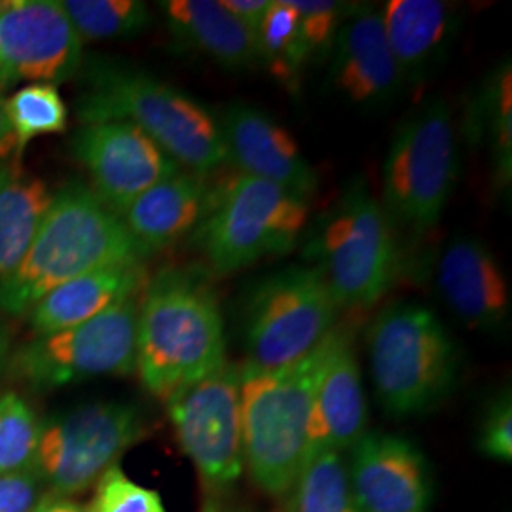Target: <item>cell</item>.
Masks as SVG:
<instances>
[{
	"label": "cell",
	"instance_id": "cell-1",
	"mask_svg": "<svg viewBox=\"0 0 512 512\" xmlns=\"http://www.w3.org/2000/svg\"><path fill=\"white\" fill-rule=\"evenodd\" d=\"M76 116L82 124L128 122L181 167L207 175L228 164L219 118L190 95L126 63L84 61Z\"/></svg>",
	"mask_w": 512,
	"mask_h": 512
},
{
	"label": "cell",
	"instance_id": "cell-2",
	"mask_svg": "<svg viewBox=\"0 0 512 512\" xmlns=\"http://www.w3.org/2000/svg\"><path fill=\"white\" fill-rule=\"evenodd\" d=\"M147 255L129 236L120 215L86 184L55 192L37 238L18 270L0 281V311L27 315L55 287L122 264H143Z\"/></svg>",
	"mask_w": 512,
	"mask_h": 512
},
{
	"label": "cell",
	"instance_id": "cell-3",
	"mask_svg": "<svg viewBox=\"0 0 512 512\" xmlns=\"http://www.w3.org/2000/svg\"><path fill=\"white\" fill-rule=\"evenodd\" d=\"M226 361L224 317L213 289L183 270L150 279L141 294L135 368L148 393L167 403Z\"/></svg>",
	"mask_w": 512,
	"mask_h": 512
},
{
	"label": "cell",
	"instance_id": "cell-4",
	"mask_svg": "<svg viewBox=\"0 0 512 512\" xmlns=\"http://www.w3.org/2000/svg\"><path fill=\"white\" fill-rule=\"evenodd\" d=\"M329 336L310 355L277 370L241 368L243 463L256 488L283 497L311 454L313 393Z\"/></svg>",
	"mask_w": 512,
	"mask_h": 512
},
{
	"label": "cell",
	"instance_id": "cell-5",
	"mask_svg": "<svg viewBox=\"0 0 512 512\" xmlns=\"http://www.w3.org/2000/svg\"><path fill=\"white\" fill-rule=\"evenodd\" d=\"M376 397L395 418L420 416L442 403L458 380V348L439 317L414 302H395L366 334Z\"/></svg>",
	"mask_w": 512,
	"mask_h": 512
},
{
	"label": "cell",
	"instance_id": "cell-6",
	"mask_svg": "<svg viewBox=\"0 0 512 512\" xmlns=\"http://www.w3.org/2000/svg\"><path fill=\"white\" fill-rule=\"evenodd\" d=\"M399 251L395 224L365 184L346 190L306 245L313 268L344 310H365L382 300L399 274Z\"/></svg>",
	"mask_w": 512,
	"mask_h": 512
},
{
	"label": "cell",
	"instance_id": "cell-7",
	"mask_svg": "<svg viewBox=\"0 0 512 512\" xmlns=\"http://www.w3.org/2000/svg\"><path fill=\"white\" fill-rule=\"evenodd\" d=\"M458 128L442 97L421 103L397 129L384 162L387 217L412 232L435 228L459 181Z\"/></svg>",
	"mask_w": 512,
	"mask_h": 512
},
{
	"label": "cell",
	"instance_id": "cell-8",
	"mask_svg": "<svg viewBox=\"0 0 512 512\" xmlns=\"http://www.w3.org/2000/svg\"><path fill=\"white\" fill-rule=\"evenodd\" d=\"M308 215V202L239 173L215 188L211 209L192 236L215 274H236L258 260L293 251Z\"/></svg>",
	"mask_w": 512,
	"mask_h": 512
},
{
	"label": "cell",
	"instance_id": "cell-9",
	"mask_svg": "<svg viewBox=\"0 0 512 512\" xmlns=\"http://www.w3.org/2000/svg\"><path fill=\"white\" fill-rule=\"evenodd\" d=\"M141 294L118 302L82 325L35 336L12 353L8 374L37 391L101 376L133 374Z\"/></svg>",
	"mask_w": 512,
	"mask_h": 512
},
{
	"label": "cell",
	"instance_id": "cell-10",
	"mask_svg": "<svg viewBox=\"0 0 512 512\" xmlns=\"http://www.w3.org/2000/svg\"><path fill=\"white\" fill-rule=\"evenodd\" d=\"M338 304L313 266L266 277L251 294L245 317V365L277 370L294 365L336 327Z\"/></svg>",
	"mask_w": 512,
	"mask_h": 512
},
{
	"label": "cell",
	"instance_id": "cell-11",
	"mask_svg": "<svg viewBox=\"0 0 512 512\" xmlns=\"http://www.w3.org/2000/svg\"><path fill=\"white\" fill-rule=\"evenodd\" d=\"M147 433V421L131 404L76 406L42 423L33 469L57 497L82 494Z\"/></svg>",
	"mask_w": 512,
	"mask_h": 512
},
{
	"label": "cell",
	"instance_id": "cell-12",
	"mask_svg": "<svg viewBox=\"0 0 512 512\" xmlns=\"http://www.w3.org/2000/svg\"><path fill=\"white\" fill-rule=\"evenodd\" d=\"M241 368L226 361L167 401L169 420L209 497L226 494L243 473Z\"/></svg>",
	"mask_w": 512,
	"mask_h": 512
},
{
	"label": "cell",
	"instance_id": "cell-13",
	"mask_svg": "<svg viewBox=\"0 0 512 512\" xmlns=\"http://www.w3.org/2000/svg\"><path fill=\"white\" fill-rule=\"evenodd\" d=\"M74 158L92 177L93 192L116 215L154 184L183 167L128 122L82 124L71 139Z\"/></svg>",
	"mask_w": 512,
	"mask_h": 512
},
{
	"label": "cell",
	"instance_id": "cell-14",
	"mask_svg": "<svg viewBox=\"0 0 512 512\" xmlns=\"http://www.w3.org/2000/svg\"><path fill=\"white\" fill-rule=\"evenodd\" d=\"M0 65L14 82L31 84L80 74L84 42L59 0H0Z\"/></svg>",
	"mask_w": 512,
	"mask_h": 512
},
{
	"label": "cell",
	"instance_id": "cell-15",
	"mask_svg": "<svg viewBox=\"0 0 512 512\" xmlns=\"http://www.w3.org/2000/svg\"><path fill=\"white\" fill-rule=\"evenodd\" d=\"M351 450L349 484L359 511H429L427 461L410 440L387 433H365Z\"/></svg>",
	"mask_w": 512,
	"mask_h": 512
},
{
	"label": "cell",
	"instance_id": "cell-16",
	"mask_svg": "<svg viewBox=\"0 0 512 512\" xmlns=\"http://www.w3.org/2000/svg\"><path fill=\"white\" fill-rule=\"evenodd\" d=\"M329 80L355 107L382 109L403 92L404 78L385 37L380 10L353 8L329 55Z\"/></svg>",
	"mask_w": 512,
	"mask_h": 512
},
{
	"label": "cell",
	"instance_id": "cell-17",
	"mask_svg": "<svg viewBox=\"0 0 512 512\" xmlns=\"http://www.w3.org/2000/svg\"><path fill=\"white\" fill-rule=\"evenodd\" d=\"M228 160L241 175L275 184L308 202L317 192V173L293 135L262 110L232 105L219 120Z\"/></svg>",
	"mask_w": 512,
	"mask_h": 512
},
{
	"label": "cell",
	"instance_id": "cell-18",
	"mask_svg": "<svg viewBox=\"0 0 512 512\" xmlns=\"http://www.w3.org/2000/svg\"><path fill=\"white\" fill-rule=\"evenodd\" d=\"M366 433V401L361 366L348 332L334 327L311 408L313 450L344 452Z\"/></svg>",
	"mask_w": 512,
	"mask_h": 512
},
{
	"label": "cell",
	"instance_id": "cell-19",
	"mask_svg": "<svg viewBox=\"0 0 512 512\" xmlns=\"http://www.w3.org/2000/svg\"><path fill=\"white\" fill-rule=\"evenodd\" d=\"M437 287L446 306L473 329H501L511 315L509 281L494 253L475 238H456L440 256Z\"/></svg>",
	"mask_w": 512,
	"mask_h": 512
},
{
	"label": "cell",
	"instance_id": "cell-20",
	"mask_svg": "<svg viewBox=\"0 0 512 512\" xmlns=\"http://www.w3.org/2000/svg\"><path fill=\"white\" fill-rule=\"evenodd\" d=\"M380 18L406 86L437 73L458 37V12L442 0H389Z\"/></svg>",
	"mask_w": 512,
	"mask_h": 512
},
{
	"label": "cell",
	"instance_id": "cell-21",
	"mask_svg": "<svg viewBox=\"0 0 512 512\" xmlns=\"http://www.w3.org/2000/svg\"><path fill=\"white\" fill-rule=\"evenodd\" d=\"M213 194L205 175L181 169L143 192L120 219L141 251L152 255L194 234L211 209Z\"/></svg>",
	"mask_w": 512,
	"mask_h": 512
},
{
	"label": "cell",
	"instance_id": "cell-22",
	"mask_svg": "<svg viewBox=\"0 0 512 512\" xmlns=\"http://www.w3.org/2000/svg\"><path fill=\"white\" fill-rule=\"evenodd\" d=\"M143 264H122L71 279L40 298L27 313L35 336L71 329L147 287Z\"/></svg>",
	"mask_w": 512,
	"mask_h": 512
},
{
	"label": "cell",
	"instance_id": "cell-23",
	"mask_svg": "<svg viewBox=\"0 0 512 512\" xmlns=\"http://www.w3.org/2000/svg\"><path fill=\"white\" fill-rule=\"evenodd\" d=\"M171 35L228 71L255 67V35L220 0H164L158 4Z\"/></svg>",
	"mask_w": 512,
	"mask_h": 512
},
{
	"label": "cell",
	"instance_id": "cell-24",
	"mask_svg": "<svg viewBox=\"0 0 512 512\" xmlns=\"http://www.w3.org/2000/svg\"><path fill=\"white\" fill-rule=\"evenodd\" d=\"M52 200L46 181L19 164L0 165V281L18 270Z\"/></svg>",
	"mask_w": 512,
	"mask_h": 512
},
{
	"label": "cell",
	"instance_id": "cell-25",
	"mask_svg": "<svg viewBox=\"0 0 512 512\" xmlns=\"http://www.w3.org/2000/svg\"><path fill=\"white\" fill-rule=\"evenodd\" d=\"M287 495V512H361L351 492L348 463L334 450H313Z\"/></svg>",
	"mask_w": 512,
	"mask_h": 512
},
{
	"label": "cell",
	"instance_id": "cell-26",
	"mask_svg": "<svg viewBox=\"0 0 512 512\" xmlns=\"http://www.w3.org/2000/svg\"><path fill=\"white\" fill-rule=\"evenodd\" d=\"M476 133L486 139L494 162L495 181L509 188L512 179V73L511 63L497 67L476 97L473 112Z\"/></svg>",
	"mask_w": 512,
	"mask_h": 512
},
{
	"label": "cell",
	"instance_id": "cell-27",
	"mask_svg": "<svg viewBox=\"0 0 512 512\" xmlns=\"http://www.w3.org/2000/svg\"><path fill=\"white\" fill-rule=\"evenodd\" d=\"M258 61L277 82L294 90L308 67L298 35V14L291 0H272L270 10L256 33Z\"/></svg>",
	"mask_w": 512,
	"mask_h": 512
},
{
	"label": "cell",
	"instance_id": "cell-28",
	"mask_svg": "<svg viewBox=\"0 0 512 512\" xmlns=\"http://www.w3.org/2000/svg\"><path fill=\"white\" fill-rule=\"evenodd\" d=\"M82 42L128 40L150 25V8L139 0H59Z\"/></svg>",
	"mask_w": 512,
	"mask_h": 512
},
{
	"label": "cell",
	"instance_id": "cell-29",
	"mask_svg": "<svg viewBox=\"0 0 512 512\" xmlns=\"http://www.w3.org/2000/svg\"><path fill=\"white\" fill-rule=\"evenodd\" d=\"M6 116L21 152L37 137L65 131L69 110L52 84H27L6 101Z\"/></svg>",
	"mask_w": 512,
	"mask_h": 512
},
{
	"label": "cell",
	"instance_id": "cell-30",
	"mask_svg": "<svg viewBox=\"0 0 512 512\" xmlns=\"http://www.w3.org/2000/svg\"><path fill=\"white\" fill-rule=\"evenodd\" d=\"M42 421L18 393L0 395V475L33 469Z\"/></svg>",
	"mask_w": 512,
	"mask_h": 512
},
{
	"label": "cell",
	"instance_id": "cell-31",
	"mask_svg": "<svg viewBox=\"0 0 512 512\" xmlns=\"http://www.w3.org/2000/svg\"><path fill=\"white\" fill-rule=\"evenodd\" d=\"M298 14V35L306 61L329 59L336 35L353 10L334 0H291Z\"/></svg>",
	"mask_w": 512,
	"mask_h": 512
},
{
	"label": "cell",
	"instance_id": "cell-32",
	"mask_svg": "<svg viewBox=\"0 0 512 512\" xmlns=\"http://www.w3.org/2000/svg\"><path fill=\"white\" fill-rule=\"evenodd\" d=\"M86 512H167L158 492L131 480L118 465L95 482V494Z\"/></svg>",
	"mask_w": 512,
	"mask_h": 512
},
{
	"label": "cell",
	"instance_id": "cell-33",
	"mask_svg": "<svg viewBox=\"0 0 512 512\" xmlns=\"http://www.w3.org/2000/svg\"><path fill=\"white\" fill-rule=\"evenodd\" d=\"M480 450L488 458L511 463L512 459V404L511 393H501L490 404L480 427Z\"/></svg>",
	"mask_w": 512,
	"mask_h": 512
},
{
	"label": "cell",
	"instance_id": "cell-34",
	"mask_svg": "<svg viewBox=\"0 0 512 512\" xmlns=\"http://www.w3.org/2000/svg\"><path fill=\"white\" fill-rule=\"evenodd\" d=\"M42 480L35 469L0 475V512H33L40 503Z\"/></svg>",
	"mask_w": 512,
	"mask_h": 512
},
{
	"label": "cell",
	"instance_id": "cell-35",
	"mask_svg": "<svg viewBox=\"0 0 512 512\" xmlns=\"http://www.w3.org/2000/svg\"><path fill=\"white\" fill-rule=\"evenodd\" d=\"M222 6L256 37L272 0H220Z\"/></svg>",
	"mask_w": 512,
	"mask_h": 512
},
{
	"label": "cell",
	"instance_id": "cell-36",
	"mask_svg": "<svg viewBox=\"0 0 512 512\" xmlns=\"http://www.w3.org/2000/svg\"><path fill=\"white\" fill-rule=\"evenodd\" d=\"M16 152V137L14 131L10 128L8 116H6V101L0 93V165L4 164V160Z\"/></svg>",
	"mask_w": 512,
	"mask_h": 512
},
{
	"label": "cell",
	"instance_id": "cell-37",
	"mask_svg": "<svg viewBox=\"0 0 512 512\" xmlns=\"http://www.w3.org/2000/svg\"><path fill=\"white\" fill-rule=\"evenodd\" d=\"M33 512H86L80 507H76L71 501L63 497H50V499H40L35 511Z\"/></svg>",
	"mask_w": 512,
	"mask_h": 512
},
{
	"label": "cell",
	"instance_id": "cell-38",
	"mask_svg": "<svg viewBox=\"0 0 512 512\" xmlns=\"http://www.w3.org/2000/svg\"><path fill=\"white\" fill-rule=\"evenodd\" d=\"M10 357H12V351H10V336H8V330L4 329V325L0 323V376H2L4 372H8Z\"/></svg>",
	"mask_w": 512,
	"mask_h": 512
},
{
	"label": "cell",
	"instance_id": "cell-39",
	"mask_svg": "<svg viewBox=\"0 0 512 512\" xmlns=\"http://www.w3.org/2000/svg\"><path fill=\"white\" fill-rule=\"evenodd\" d=\"M202 512H243L234 509L232 505L224 503L220 497H207V501L203 503Z\"/></svg>",
	"mask_w": 512,
	"mask_h": 512
},
{
	"label": "cell",
	"instance_id": "cell-40",
	"mask_svg": "<svg viewBox=\"0 0 512 512\" xmlns=\"http://www.w3.org/2000/svg\"><path fill=\"white\" fill-rule=\"evenodd\" d=\"M10 84H14V80L10 78V74L4 71V67L0 65V93L4 92Z\"/></svg>",
	"mask_w": 512,
	"mask_h": 512
}]
</instances>
